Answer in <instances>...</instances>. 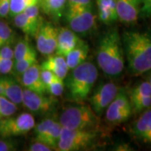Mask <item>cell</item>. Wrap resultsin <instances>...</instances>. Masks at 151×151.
Segmentation results:
<instances>
[{
	"label": "cell",
	"instance_id": "33",
	"mask_svg": "<svg viewBox=\"0 0 151 151\" xmlns=\"http://www.w3.org/2000/svg\"><path fill=\"white\" fill-rule=\"evenodd\" d=\"M40 78L46 87L49 84H50L54 80H55L57 78V76L50 70L40 68Z\"/></svg>",
	"mask_w": 151,
	"mask_h": 151
},
{
	"label": "cell",
	"instance_id": "6",
	"mask_svg": "<svg viewBox=\"0 0 151 151\" xmlns=\"http://www.w3.org/2000/svg\"><path fill=\"white\" fill-rule=\"evenodd\" d=\"M35 126V118L29 113L9 116L0 120V135L4 138L16 137L26 134Z\"/></svg>",
	"mask_w": 151,
	"mask_h": 151
},
{
	"label": "cell",
	"instance_id": "43",
	"mask_svg": "<svg viewBox=\"0 0 151 151\" xmlns=\"http://www.w3.org/2000/svg\"><path fill=\"white\" fill-rule=\"evenodd\" d=\"M1 119H2V118H1V117H0V120H1Z\"/></svg>",
	"mask_w": 151,
	"mask_h": 151
},
{
	"label": "cell",
	"instance_id": "35",
	"mask_svg": "<svg viewBox=\"0 0 151 151\" xmlns=\"http://www.w3.org/2000/svg\"><path fill=\"white\" fill-rule=\"evenodd\" d=\"M140 15L143 18H150L151 0H140Z\"/></svg>",
	"mask_w": 151,
	"mask_h": 151
},
{
	"label": "cell",
	"instance_id": "32",
	"mask_svg": "<svg viewBox=\"0 0 151 151\" xmlns=\"http://www.w3.org/2000/svg\"><path fill=\"white\" fill-rule=\"evenodd\" d=\"M66 5L69 9L92 8V0H66Z\"/></svg>",
	"mask_w": 151,
	"mask_h": 151
},
{
	"label": "cell",
	"instance_id": "23",
	"mask_svg": "<svg viewBox=\"0 0 151 151\" xmlns=\"http://www.w3.org/2000/svg\"><path fill=\"white\" fill-rule=\"evenodd\" d=\"M36 62H37V53L35 52L22 59L14 61V65L11 72H13L14 75H15L16 76L20 77V76L25 70Z\"/></svg>",
	"mask_w": 151,
	"mask_h": 151
},
{
	"label": "cell",
	"instance_id": "1",
	"mask_svg": "<svg viewBox=\"0 0 151 151\" xmlns=\"http://www.w3.org/2000/svg\"><path fill=\"white\" fill-rule=\"evenodd\" d=\"M122 43L128 68L133 75L151 70V36L145 32L128 30L123 34Z\"/></svg>",
	"mask_w": 151,
	"mask_h": 151
},
{
	"label": "cell",
	"instance_id": "12",
	"mask_svg": "<svg viewBox=\"0 0 151 151\" xmlns=\"http://www.w3.org/2000/svg\"><path fill=\"white\" fill-rule=\"evenodd\" d=\"M132 109L135 113H142L151 108V85L149 81H142L131 90L129 97Z\"/></svg>",
	"mask_w": 151,
	"mask_h": 151
},
{
	"label": "cell",
	"instance_id": "36",
	"mask_svg": "<svg viewBox=\"0 0 151 151\" xmlns=\"http://www.w3.org/2000/svg\"><path fill=\"white\" fill-rule=\"evenodd\" d=\"M29 151H51L53 150L50 147L43 142L36 140L29 147Z\"/></svg>",
	"mask_w": 151,
	"mask_h": 151
},
{
	"label": "cell",
	"instance_id": "39",
	"mask_svg": "<svg viewBox=\"0 0 151 151\" xmlns=\"http://www.w3.org/2000/svg\"><path fill=\"white\" fill-rule=\"evenodd\" d=\"M9 14V1L0 0V19L6 18Z\"/></svg>",
	"mask_w": 151,
	"mask_h": 151
},
{
	"label": "cell",
	"instance_id": "40",
	"mask_svg": "<svg viewBox=\"0 0 151 151\" xmlns=\"http://www.w3.org/2000/svg\"><path fill=\"white\" fill-rule=\"evenodd\" d=\"M0 95L4 96V83L2 81V77H0Z\"/></svg>",
	"mask_w": 151,
	"mask_h": 151
},
{
	"label": "cell",
	"instance_id": "18",
	"mask_svg": "<svg viewBox=\"0 0 151 151\" xmlns=\"http://www.w3.org/2000/svg\"><path fill=\"white\" fill-rule=\"evenodd\" d=\"M99 20L105 24H113L119 19L115 0H97Z\"/></svg>",
	"mask_w": 151,
	"mask_h": 151
},
{
	"label": "cell",
	"instance_id": "4",
	"mask_svg": "<svg viewBox=\"0 0 151 151\" xmlns=\"http://www.w3.org/2000/svg\"><path fill=\"white\" fill-rule=\"evenodd\" d=\"M91 107L86 105L66 108L60 117L62 128L68 129H92L98 124V118Z\"/></svg>",
	"mask_w": 151,
	"mask_h": 151
},
{
	"label": "cell",
	"instance_id": "25",
	"mask_svg": "<svg viewBox=\"0 0 151 151\" xmlns=\"http://www.w3.org/2000/svg\"><path fill=\"white\" fill-rule=\"evenodd\" d=\"M40 0H10L9 1V15L14 17L21 13L28 7L40 5Z\"/></svg>",
	"mask_w": 151,
	"mask_h": 151
},
{
	"label": "cell",
	"instance_id": "10",
	"mask_svg": "<svg viewBox=\"0 0 151 151\" xmlns=\"http://www.w3.org/2000/svg\"><path fill=\"white\" fill-rule=\"evenodd\" d=\"M119 92V87L113 82L101 84L90 97L91 108L97 116H101Z\"/></svg>",
	"mask_w": 151,
	"mask_h": 151
},
{
	"label": "cell",
	"instance_id": "31",
	"mask_svg": "<svg viewBox=\"0 0 151 151\" xmlns=\"http://www.w3.org/2000/svg\"><path fill=\"white\" fill-rule=\"evenodd\" d=\"M31 21L36 24L38 27L40 26V24H42L43 19L42 17L40 14V5H33L30 7H28L27 9H25L23 11Z\"/></svg>",
	"mask_w": 151,
	"mask_h": 151
},
{
	"label": "cell",
	"instance_id": "20",
	"mask_svg": "<svg viewBox=\"0 0 151 151\" xmlns=\"http://www.w3.org/2000/svg\"><path fill=\"white\" fill-rule=\"evenodd\" d=\"M2 81L4 88V97L16 105L21 104L24 90L22 86L12 77H2Z\"/></svg>",
	"mask_w": 151,
	"mask_h": 151
},
{
	"label": "cell",
	"instance_id": "37",
	"mask_svg": "<svg viewBox=\"0 0 151 151\" xmlns=\"http://www.w3.org/2000/svg\"><path fill=\"white\" fill-rule=\"evenodd\" d=\"M16 144L9 139H0V151L16 150Z\"/></svg>",
	"mask_w": 151,
	"mask_h": 151
},
{
	"label": "cell",
	"instance_id": "19",
	"mask_svg": "<svg viewBox=\"0 0 151 151\" xmlns=\"http://www.w3.org/2000/svg\"><path fill=\"white\" fill-rule=\"evenodd\" d=\"M88 52H89L88 45L85 41L81 40L75 48L65 56V61L69 70L74 69L77 65L86 61Z\"/></svg>",
	"mask_w": 151,
	"mask_h": 151
},
{
	"label": "cell",
	"instance_id": "21",
	"mask_svg": "<svg viewBox=\"0 0 151 151\" xmlns=\"http://www.w3.org/2000/svg\"><path fill=\"white\" fill-rule=\"evenodd\" d=\"M66 0H40V7L43 12L54 19L61 18L65 10Z\"/></svg>",
	"mask_w": 151,
	"mask_h": 151
},
{
	"label": "cell",
	"instance_id": "11",
	"mask_svg": "<svg viewBox=\"0 0 151 151\" xmlns=\"http://www.w3.org/2000/svg\"><path fill=\"white\" fill-rule=\"evenodd\" d=\"M55 100L52 97L46 94H41L24 88L23 90L22 103L24 106L33 113H45L53 108Z\"/></svg>",
	"mask_w": 151,
	"mask_h": 151
},
{
	"label": "cell",
	"instance_id": "5",
	"mask_svg": "<svg viewBox=\"0 0 151 151\" xmlns=\"http://www.w3.org/2000/svg\"><path fill=\"white\" fill-rule=\"evenodd\" d=\"M97 134V131L94 129H68L62 128L56 150H86L95 142Z\"/></svg>",
	"mask_w": 151,
	"mask_h": 151
},
{
	"label": "cell",
	"instance_id": "38",
	"mask_svg": "<svg viewBox=\"0 0 151 151\" xmlns=\"http://www.w3.org/2000/svg\"><path fill=\"white\" fill-rule=\"evenodd\" d=\"M0 59L14 60V50L10 45L0 48Z\"/></svg>",
	"mask_w": 151,
	"mask_h": 151
},
{
	"label": "cell",
	"instance_id": "16",
	"mask_svg": "<svg viewBox=\"0 0 151 151\" xmlns=\"http://www.w3.org/2000/svg\"><path fill=\"white\" fill-rule=\"evenodd\" d=\"M133 134L145 144H151V108H149L136 120L133 128Z\"/></svg>",
	"mask_w": 151,
	"mask_h": 151
},
{
	"label": "cell",
	"instance_id": "42",
	"mask_svg": "<svg viewBox=\"0 0 151 151\" xmlns=\"http://www.w3.org/2000/svg\"><path fill=\"white\" fill-rule=\"evenodd\" d=\"M1 1H10V0H1Z\"/></svg>",
	"mask_w": 151,
	"mask_h": 151
},
{
	"label": "cell",
	"instance_id": "7",
	"mask_svg": "<svg viewBox=\"0 0 151 151\" xmlns=\"http://www.w3.org/2000/svg\"><path fill=\"white\" fill-rule=\"evenodd\" d=\"M65 18L69 28L76 34L90 32L94 29L96 24V16L92 8H66Z\"/></svg>",
	"mask_w": 151,
	"mask_h": 151
},
{
	"label": "cell",
	"instance_id": "30",
	"mask_svg": "<svg viewBox=\"0 0 151 151\" xmlns=\"http://www.w3.org/2000/svg\"><path fill=\"white\" fill-rule=\"evenodd\" d=\"M64 88H65L64 81L57 77L55 80H54L50 84H49L46 86V92L53 97H60L64 92Z\"/></svg>",
	"mask_w": 151,
	"mask_h": 151
},
{
	"label": "cell",
	"instance_id": "34",
	"mask_svg": "<svg viewBox=\"0 0 151 151\" xmlns=\"http://www.w3.org/2000/svg\"><path fill=\"white\" fill-rule=\"evenodd\" d=\"M14 65V60L0 59V73L1 74H9L12 71Z\"/></svg>",
	"mask_w": 151,
	"mask_h": 151
},
{
	"label": "cell",
	"instance_id": "14",
	"mask_svg": "<svg viewBox=\"0 0 151 151\" xmlns=\"http://www.w3.org/2000/svg\"><path fill=\"white\" fill-rule=\"evenodd\" d=\"M22 86L33 92L46 94V87L40 78V65L37 62L20 76Z\"/></svg>",
	"mask_w": 151,
	"mask_h": 151
},
{
	"label": "cell",
	"instance_id": "8",
	"mask_svg": "<svg viewBox=\"0 0 151 151\" xmlns=\"http://www.w3.org/2000/svg\"><path fill=\"white\" fill-rule=\"evenodd\" d=\"M105 111L106 120L109 124H119L126 122L133 112L129 97L123 91H119Z\"/></svg>",
	"mask_w": 151,
	"mask_h": 151
},
{
	"label": "cell",
	"instance_id": "3",
	"mask_svg": "<svg viewBox=\"0 0 151 151\" xmlns=\"http://www.w3.org/2000/svg\"><path fill=\"white\" fill-rule=\"evenodd\" d=\"M97 76V68L89 61H84L72 69L66 81L70 98L76 102L86 100L92 92Z\"/></svg>",
	"mask_w": 151,
	"mask_h": 151
},
{
	"label": "cell",
	"instance_id": "24",
	"mask_svg": "<svg viewBox=\"0 0 151 151\" xmlns=\"http://www.w3.org/2000/svg\"><path fill=\"white\" fill-rule=\"evenodd\" d=\"M35 52H36V50L29 41V39L27 37L24 38L19 40L15 45V47L14 49V60H20Z\"/></svg>",
	"mask_w": 151,
	"mask_h": 151
},
{
	"label": "cell",
	"instance_id": "15",
	"mask_svg": "<svg viewBox=\"0 0 151 151\" xmlns=\"http://www.w3.org/2000/svg\"><path fill=\"white\" fill-rule=\"evenodd\" d=\"M81 39L70 28H60L57 34V45L55 54L65 56L76 46Z\"/></svg>",
	"mask_w": 151,
	"mask_h": 151
},
{
	"label": "cell",
	"instance_id": "9",
	"mask_svg": "<svg viewBox=\"0 0 151 151\" xmlns=\"http://www.w3.org/2000/svg\"><path fill=\"white\" fill-rule=\"evenodd\" d=\"M58 29L50 22H42L38 29L35 40L36 48L40 54L50 55L55 52Z\"/></svg>",
	"mask_w": 151,
	"mask_h": 151
},
{
	"label": "cell",
	"instance_id": "22",
	"mask_svg": "<svg viewBox=\"0 0 151 151\" xmlns=\"http://www.w3.org/2000/svg\"><path fill=\"white\" fill-rule=\"evenodd\" d=\"M14 24L18 29H19L26 35L32 37L35 36L39 29L37 25L35 24L24 12L19 13L14 16Z\"/></svg>",
	"mask_w": 151,
	"mask_h": 151
},
{
	"label": "cell",
	"instance_id": "29",
	"mask_svg": "<svg viewBox=\"0 0 151 151\" xmlns=\"http://www.w3.org/2000/svg\"><path fill=\"white\" fill-rule=\"evenodd\" d=\"M14 33L13 29L7 23L4 22L0 28V48L5 45H11L14 40Z\"/></svg>",
	"mask_w": 151,
	"mask_h": 151
},
{
	"label": "cell",
	"instance_id": "26",
	"mask_svg": "<svg viewBox=\"0 0 151 151\" xmlns=\"http://www.w3.org/2000/svg\"><path fill=\"white\" fill-rule=\"evenodd\" d=\"M61 129H62V126L60 125L59 122L55 121L49 130L47 136L45 140V144L50 146L52 150L57 149V145L59 142Z\"/></svg>",
	"mask_w": 151,
	"mask_h": 151
},
{
	"label": "cell",
	"instance_id": "27",
	"mask_svg": "<svg viewBox=\"0 0 151 151\" xmlns=\"http://www.w3.org/2000/svg\"><path fill=\"white\" fill-rule=\"evenodd\" d=\"M54 122V119L47 118V119H43L40 124H38L36 126L34 127L36 140L45 143V138L47 136L49 130H50V127L52 126Z\"/></svg>",
	"mask_w": 151,
	"mask_h": 151
},
{
	"label": "cell",
	"instance_id": "13",
	"mask_svg": "<svg viewBox=\"0 0 151 151\" xmlns=\"http://www.w3.org/2000/svg\"><path fill=\"white\" fill-rule=\"evenodd\" d=\"M118 18L125 24H133L140 15V0H115Z\"/></svg>",
	"mask_w": 151,
	"mask_h": 151
},
{
	"label": "cell",
	"instance_id": "41",
	"mask_svg": "<svg viewBox=\"0 0 151 151\" xmlns=\"http://www.w3.org/2000/svg\"><path fill=\"white\" fill-rule=\"evenodd\" d=\"M149 82L150 83V85H151V73H150V76H149Z\"/></svg>",
	"mask_w": 151,
	"mask_h": 151
},
{
	"label": "cell",
	"instance_id": "28",
	"mask_svg": "<svg viewBox=\"0 0 151 151\" xmlns=\"http://www.w3.org/2000/svg\"><path fill=\"white\" fill-rule=\"evenodd\" d=\"M17 111V105L4 96L0 95V117L7 118L14 115Z\"/></svg>",
	"mask_w": 151,
	"mask_h": 151
},
{
	"label": "cell",
	"instance_id": "17",
	"mask_svg": "<svg viewBox=\"0 0 151 151\" xmlns=\"http://www.w3.org/2000/svg\"><path fill=\"white\" fill-rule=\"evenodd\" d=\"M40 68L52 71L57 77L62 80H64L66 77L69 70L65 56L59 55H48L47 59L40 65Z\"/></svg>",
	"mask_w": 151,
	"mask_h": 151
},
{
	"label": "cell",
	"instance_id": "2",
	"mask_svg": "<svg viewBox=\"0 0 151 151\" xmlns=\"http://www.w3.org/2000/svg\"><path fill=\"white\" fill-rule=\"evenodd\" d=\"M97 62L109 76H119L124 69L125 58L122 38L116 29H111L101 37L97 50Z\"/></svg>",
	"mask_w": 151,
	"mask_h": 151
}]
</instances>
